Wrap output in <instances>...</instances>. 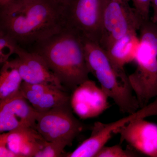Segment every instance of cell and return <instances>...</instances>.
<instances>
[{
	"mask_svg": "<svg viewBox=\"0 0 157 157\" xmlns=\"http://www.w3.org/2000/svg\"><path fill=\"white\" fill-rule=\"evenodd\" d=\"M151 6L153 13L151 19L153 22L157 24V0H151Z\"/></svg>",
	"mask_w": 157,
	"mask_h": 157,
	"instance_id": "20",
	"label": "cell"
},
{
	"mask_svg": "<svg viewBox=\"0 0 157 157\" xmlns=\"http://www.w3.org/2000/svg\"><path fill=\"white\" fill-rule=\"evenodd\" d=\"M138 118L130 121L117 131L121 140L137 151L157 157V125Z\"/></svg>",
	"mask_w": 157,
	"mask_h": 157,
	"instance_id": "11",
	"label": "cell"
},
{
	"mask_svg": "<svg viewBox=\"0 0 157 157\" xmlns=\"http://www.w3.org/2000/svg\"><path fill=\"white\" fill-rule=\"evenodd\" d=\"M67 146V144L63 142L45 140L42 148L34 157H64V149Z\"/></svg>",
	"mask_w": 157,
	"mask_h": 157,
	"instance_id": "17",
	"label": "cell"
},
{
	"mask_svg": "<svg viewBox=\"0 0 157 157\" xmlns=\"http://www.w3.org/2000/svg\"><path fill=\"white\" fill-rule=\"evenodd\" d=\"M12 59L23 81L31 83H48L65 89L59 80L52 72L44 59L38 54L17 46Z\"/></svg>",
	"mask_w": 157,
	"mask_h": 157,
	"instance_id": "10",
	"label": "cell"
},
{
	"mask_svg": "<svg viewBox=\"0 0 157 157\" xmlns=\"http://www.w3.org/2000/svg\"><path fill=\"white\" fill-rule=\"evenodd\" d=\"M140 43L137 32H132L116 41L106 50L111 65L117 73L126 74L125 66L135 61Z\"/></svg>",
	"mask_w": 157,
	"mask_h": 157,
	"instance_id": "14",
	"label": "cell"
},
{
	"mask_svg": "<svg viewBox=\"0 0 157 157\" xmlns=\"http://www.w3.org/2000/svg\"><path fill=\"white\" fill-rule=\"evenodd\" d=\"M18 44L11 36L0 31V63L2 65L15 54Z\"/></svg>",
	"mask_w": 157,
	"mask_h": 157,
	"instance_id": "16",
	"label": "cell"
},
{
	"mask_svg": "<svg viewBox=\"0 0 157 157\" xmlns=\"http://www.w3.org/2000/svg\"><path fill=\"white\" fill-rule=\"evenodd\" d=\"M45 140L36 129L23 128L0 135V149L9 157H34Z\"/></svg>",
	"mask_w": 157,
	"mask_h": 157,
	"instance_id": "12",
	"label": "cell"
},
{
	"mask_svg": "<svg viewBox=\"0 0 157 157\" xmlns=\"http://www.w3.org/2000/svg\"><path fill=\"white\" fill-rule=\"evenodd\" d=\"M65 8L55 0H14L0 8V31L28 50L66 27Z\"/></svg>",
	"mask_w": 157,
	"mask_h": 157,
	"instance_id": "1",
	"label": "cell"
},
{
	"mask_svg": "<svg viewBox=\"0 0 157 157\" xmlns=\"http://www.w3.org/2000/svg\"><path fill=\"white\" fill-rule=\"evenodd\" d=\"M55 1L60 5L64 6L65 7L66 6H67L68 4L70 2V0H55Z\"/></svg>",
	"mask_w": 157,
	"mask_h": 157,
	"instance_id": "21",
	"label": "cell"
},
{
	"mask_svg": "<svg viewBox=\"0 0 157 157\" xmlns=\"http://www.w3.org/2000/svg\"><path fill=\"white\" fill-rule=\"evenodd\" d=\"M133 8L143 21L148 20L151 0H131Z\"/></svg>",
	"mask_w": 157,
	"mask_h": 157,
	"instance_id": "19",
	"label": "cell"
},
{
	"mask_svg": "<svg viewBox=\"0 0 157 157\" xmlns=\"http://www.w3.org/2000/svg\"><path fill=\"white\" fill-rule=\"evenodd\" d=\"M28 51L42 57L62 85L72 91L89 79L82 37L73 29L66 27Z\"/></svg>",
	"mask_w": 157,
	"mask_h": 157,
	"instance_id": "2",
	"label": "cell"
},
{
	"mask_svg": "<svg viewBox=\"0 0 157 157\" xmlns=\"http://www.w3.org/2000/svg\"><path fill=\"white\" fill-rule=\"evenodd\" d=\"M157 116V98L151 103L136 112L109 123L96 122L92 128L91 134L73 151L65 154L67 157H95L99 151L110 140L114 134L125 125L138 118Z\"/></svg>",
	"mask_w": 157,
	"mask_h": 157,
	"instance_id": "6",
	"label": "cell"
},
{
	"mask_svg": "<svg viewBox=\"0 0 157 157\" xmlns=\"http://www.w3.org/2000/svg\"><path fill=\"white\" fill-rule=\"evenodd\" d=\"M70 103L39 112L36 130L47 141H58L71 146L74 139L86 128L73 114Z\"/></svg>",
	"mask_w": 157,
	"mask_h": 157,
	"instance_id": "4",
	"label": "cell"
},
{
	"mask_svg": "<svg viewBox=\"0 0 157 157\" xmlns=\"http://www.w3.org/2000/svg\"><path fill=\"white\" fill-rule=\"evenodd\" d=\"M135 62L136 70L128 78L141 108L157 98V51L140 42Z\"/></svg>",
	"mask_w": 157,
	"mask_h": 157,
	"instance_id": "5",
	"label": "cell"
},
{
	"mask_svg": "<svg viewBox=\"0 0 157 157\" xmlns=\"http://www.w3.org/2000/svg\"><path fill=\"white\" fill-rule=\"evenodd\" d=\"M143 21L128 0H104L99 44L107 50L124 36L138 31Z\"/></svg>",
	"mask_w": 157,
	"mask_h": 157,
	"instance_id": "3",
	"label": "cell"
},
{
	"mask_svg": "<svg viewBox=\"0 0 157 157\" xmlns=\"http://www.w3.org/2000/svg\"><path fill=\"white\" fill-rule=\"evenodd\" d=\"M23 82L12 60L3 64L0 71V101L11 98L20 92Z\"/></svg>",
	"mask_w": 157,
	"mask_h": 157,
	"instance_id": "15",
	"label": "cell"
},
{
	"mask_svg": "<svg viewBox=\"0 0 157 157\" xmlns=\"http://www.w3.org/2000/svg\"><path fill=\"white\" fill-rule=\"evenodd\" d=\"M104 0H70L65 8L67 27L99 43Z\"/></svg>",
	"mask_w": 157,
	"mask_h": 157,
	"instance_id": "7",
	"label": "cell"
},
{
	"mask_svg": "<svg viewBox=\"0 0 157 157\" xmlns=\"http://www.w3.org/2000/svg\"><path fill=\"white\" fill-rule=\"evenodd\" d=\"M14 0H0V8L6 6L7 4L11 2Z\"/></svg>",
	"mask_w": 157,
	"mask_h": 157,
	"instance_id": "22",
	"label": "cell"
},
{
	"mask_svg": "<svg viewBox=\"0 0 157 157\" xmlns=\"http://www.w3.org/2000/svg\"><path fill=\"white\" fill-rule=\"evenodd\" d=\"M136 155L130 151L124 150L120 144L103 147L95 157H133Z\"/></svg>",
	"mask_w": 157,
	"mask_h": 157,
	"instance_id": "18",
	"label": "cell"
},
{
	"mask_svg": "<svg viewBox=\"0 0 157 157\" xmlns=\"http://www.w3.org/2000/svg\"><path fill=\"white\" fill-rule=\"evenodd\" d=\"M39 113L22 94L0 101V133L23 128L36 129Z\"/></svg>",
	"mask_w": 157,
	"mask_h": 157,
	"instance_id": "8",
	"label": "cell"
},
{
	"mask_svg": "<svg viewBox=\"0 0 157 157\" xmlns=\"http://www.w3.org/2000/svg\"><path fill=\"white\" fill-rule=\"evenodd\" d=\"M65 89L48 83L31 84L23 82L21 92L37 111L43 112L70 103Z\"/></svg>",
	"mask_w": 157,
	"mask_h": 157,
	"instance_id": "13",
	"label": "cell"
},
{
	"mask_svg": "<svg viewBox=\"0 0 157 157\" xmlns=\"http://www.w3.org/2000/svg\"><path fill=\"white\" fill-rule=\"evenodd\" d=\"M72 92L70 105L81 119L97 117L109 108V98L95 81L88 79Z\"/></svg>",
	"mask_w": 157,
	"mask_h": 157,
	"instance_id": "9",
	"label": "cell"
}]
</instances>
